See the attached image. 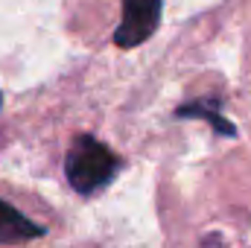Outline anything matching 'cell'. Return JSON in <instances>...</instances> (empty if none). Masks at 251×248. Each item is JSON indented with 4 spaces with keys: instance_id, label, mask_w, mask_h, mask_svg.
Returning a JSON list of instances; mask_svg holds the SVG:
<instances>
[{
    "instance_id": "cell-1",
    "label": "cell",
    "mask_w": 251,
    "mask_h": 248,
    "mask_svg": "<svg viewBox=\"0 0 251 248\" xmlns=\"http://www.w3.org/2000/svg\"><path fill=\"white\" fill-rule=\"evenodd\" d=\"M117 167H120L117 155L102 140H97L91 134H79L73 140V146L67 149V158H64L67 181L82 196H91L100 187H105L114 178Z\"/></svg>"
},
{
    "instance_id": "cell-2",
    "label": "cell",
    "mask_w": 251,
    "mask_h": 248,
    "mask_svg": "<svg viewBox=\"0 0 251 248\" xmlns=\"http://www.w3.org/2000/svg\"><path fill=\"white\" fill-rule=\"evenodd\" d=\"M161 24V0H123V21L114 29V44L120 50H131L152 38Z\"/></svg>"
},
{
    "instance_id": "cell-3",
    "label": "cell",
    "mask_w": 251,
    "mask_h": 248,
    "mask_svg": "<svg viewBox=\"0 0 251 248\" xmlns=\"http://www.w3.org/2000/svg\"><path fill=\"white\" fill-rule=\"evenodd\" d=\"M38 237H44V228L0 198V246H21V243L38 240Z\"/></svg>"
},
{
    "instance_id": "cell-4",
    "label": "cell",
    "mask_w": 251,
    "mask_h": 248,
    "mask_svg": "<svg viewBox=\"0 0 251 248\" xmlns=\"http://www.w3.org/2000/svg\"><path fill=\"white\" fill-rule=\"evenodd\" d=\"M176 117H199V120H207V123L213 125L219 134H225V137H234V134H237L234 123L222 117V111L216 108V102H204V99L187 102V105H181V108L176 111Z\"/></svg>"
},
{
    "instance_id": "cell-5",
    "label": "cell",
    "mask_w": 251,
    "mask_h": 248,
    "mask_svg": "<svg viewBox=\"0 0 251 248\" xmlns=\"http://www.w3.org/2000/svg\"><path fill=\"white\" fill-rule=\"evenodd\" d=\"M0 102H3V94H0Z\"/></svg>"
}]
</instances>
